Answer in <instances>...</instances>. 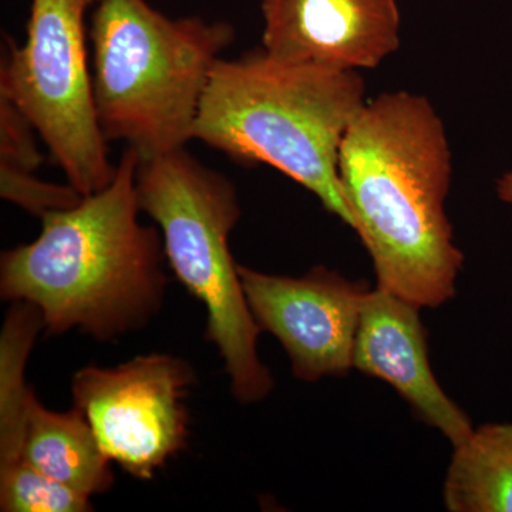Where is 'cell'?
Wrapping results in <instances>:
<instances>
[{
    "label": "cell",
    "mask_w": 512,
    "mask_h": 512,
    "mask_svg": "<svg viewBox=\"0 0 512 512\" xmlns=\"http://www.w3.org/2000/svg\"><path fill=\"white\" fill-rule=\"evenodd\" d=\"M339 181L377 288L419 308L454 298L464 255L446 214L453 154L426 96L367 100L343 138Z\"/></svg>",
    "instance_id": "cell-1"
},
{
    "label": "cell",
    "mask_w": 512,
    "mask_h": 512,
    "mask_svg": "<svg viewBox=\"0 0 512 512\" xmlns=\"http://www.w3.org/2000/svg\"><path fill=\"white\" fill-rule=\"evenodd\" d=\"M138 161L127 147L107 187L45 215L35 241L3 252L0 296L35 306L47 336L79 330L109 342L163 309L167 259L160 231L138 220Z\"/></svg>",
    "instance_id": "cell-2"
},
{
    "label": "cell",
    "mask_w": 512,
    "mask_h": 512,
    "mask_svg": "<svg viewBox=\"0 0 512 512\" xmlns=\"http://www.w3.org/2000/svg\"><path fill=\"white\" fill-rule=\"evenodd\" d=\"M367 100L359 72L289 62L262 47L215 64L194 140L239 163L271 165L353 229L339 153Z\"/></svg>",
    "instance_id": "cell-3"
},
{
    "label": "cell",
    "mask_w": 512,
    "mask_h": 512,
    "mask_svg": "<svg viewBox=\"0 0 512 512\" xmlns=\"http://www.w3.org/2000/svg\"><path fill=\"white\" fill-rule=\"evenodd\" d=\"M93 92L104 137L140 158L184 148L212 70L235 28L200 16L171 19L146 0H96Z\"/></svg>",
    "instance_id": "cell-4"
},
{
    "label": "cell",
    "mask_w": 512,
    "mask_h": 512,
    "mask_svg": "<svg viewBox=\"0 0 512 512\" xmlns=\"http://www.w3.org/2000/svg\"><path fill=\"white\" fill-rule=\"evenodd\" d=\"M136 188L141 212L156 222L167 266L207 312L205 338L220 353L235 400L254 404L274 389L258 355L256 325L229 249L241 218L237 188L184 148L140 158Z\"/></svg>",
    "instance_id": "cell-5"
},
{
    "label": "cell",
    "mask_w": 512,
    "mask_h": 512,
    "mask_svg": "<svg viewBox=\"0 0 512 512\" xmlns=\"http://www.w3.org/2000/svg\"><path fill=\"white\" fill-rule=\"evenodd\" d=\"M96 0H32L26 42L9 45L0 96L35 126L67 183L84 197L116 174L94 103L84 13Z\"/></svg>",
    "instance_id": "cell-6"
},
{
    "label": "cell",
    "mask_w": 512,
    "mask_h": 512,
    "mask_svg": "<svg viewBox=\"0 0 512 512\" xmlns=\"http://www.w3.org/2000/svg\"><path fill=\"white\" fill-rule=\"evenodd\" d=\"M195 380L187 360L151 353L116 367L77 370L72 396L111 463L150 481L187 450L190 414L185 400Z\"/></svg>",
    "instance_id": "cell-7"
},
{
    "label": "cell",
    "mask_w": 512,
    "mask_h": 512,
    "mask_svg": "<svg viewBox=\"0 0 512 512\" xmlns=\"http://www.w3.org/2000/svg\"><path fill=\"white\" fill-rule=\"evenodd\" d=\"M238 271L256 325L281 343L296 379L348 375L369 292L365 281H350L325 266L299 278L242 265Z\"/></svg>",
    "instance_id": "cell-8"
},
{
    "label": "cell",
    "mask_w": 512,
    "mask_h": 512,
    "mask_svg": "<svg viewBox=\"0 0 512 512\" xmlns=\"http://www.w3.org/2000/svg\"><path fill=\"white\" fill-rule=\"evenodd\" d=\"M266 52L342 72L376 69L400 47L397 0H261Z\"/></svg>",
    "instance_id": "cell-9"
},
{
    "label": "cell",
    "mask_w": 512,
    "mask_h": 512,
    "mask_svg": "<svg viewBox=\"0 0 512 512\" xmlns=\"http://www.w3.org/2000/svg\"><path fill=\"white\" fill-rule=\"evenodd\" d=\"M419 306L382 288L367 292L357 329L353 367L389 383L424 423L453 446L467 439L470 419L441 389L430 365Z\"/></svg>",
    "instance_id": "cell-10"
},
{
    "label": "cell",
    "mask_w": 512,
    "mask_h": 512,
    "mask_svg": "<svg viewBox=\"0 0 512 512\" xmlns=\"http://www.w3.org/2000/svg\"><path fill=\"white\" fill-rule=\"evenodd\" d=\"M23 460L37 471L92 498L114 484L111 461L80 410L57 413L30 392L23 423Z\"/></svg>",
    "instance_id": "cell-11"
},
{
    "label": "cell",
    "mask_w": 512,
    "mask_h": 512,
    "mask_svg": "<svg viewBox=\"0 0 512 512\" xmlns=\"http://www.w3.org/2000/svg\"><path fill=\"white\" fill-rule=\"evenodd\" d=\"M443 494L451 512H512V424H485L454 446Z\"/></svg>",
    "instance_id": "cell-12"
},
{
    "label": "cell",
    "mask_w": 512,
    "mask_h": 512,
    "mask_svg": "<svg viewBox=\"0 0 512 512\" xmlns=\"http://www.w3.org/2000/svg\"><path fill=\"white\" fill-rule=\"evenodd\" d=\"M42 330V316L35 306L12 303L0 335V471L26 463L23 423L32 389L25 382V369Z\"/></svg>",
    "instance_id": "cell-13"
},
{
    "label": "cell",
    "mask_w": 512,
    "mask_h": 512,
    "mask_svg": "<svg viewBox=\"0 0 512 512\" xmlns=\"http://www.w3.org/2000/svg\"><path fill=\"white\" fill-rule=\"evenodd\" d=\"M93 505L86 495L57 483L29 463L0 471V511L87 512Z\"/></svg>",
    "instance_id": "cell-14"
},
{
    "label": "cell",
    "mask_w": 512,
    "mask_h": 512,
    "mask_svg": "<svg viewBox=\"0 0 512 512\" xmlns=\"http://www.w3.org/2000/svg\"><path fill=\"white\" fill-rule=\"evenodd\" d=\"M0 195L40 220L50 212L69 210L84 197L72 184L47 183L32 171L5 165H0Z\"/></svg>",
    "instance_id": "cell-15"
},
{
    "label": "cell",
    "mask_w": 512,
    "mask_h": 512,
    "mask_svg": "<svg viewBox=\"0 0 512 512\" xmlns=\"http://www.w3.org/2000/svg\"><path fill=\"white\" fill-rule=\"evenodd\" d=\"M36 134L28 117L12 101L0 96V165L36 173L45 161L37 147Z\"/></svg>",
    "instance_id": "cell-16"
},
{
    "label": "cell",
    "mask_w": 512,
    "mask_h": 512,
    "mask_svg": "<svg viewBox=\"0 0 512 512\" xmlns=\"http://www.w3.org/2000/svg\"><path fill=\"white\" fill-rule=\"evenodd\" d=\"M498 197L512 205V171L504 174L497 183Z\"/></svg>",
    "instance_id": "cell-17"
}]
</instances>
